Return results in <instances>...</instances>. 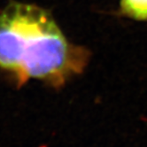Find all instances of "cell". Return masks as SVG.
Listing matches in <instances>:
<instances>
[{
    "instance_id": "cell-1",
    "label": "cell",
    "mask_w": 147,
    "mask_h": 147,
    "mask_svg": "<svg viewBox=\"0 0 147 147\" xmlns=\"http://www.w3.org/2000/svg\"><path fill=\"white\" fill-rule=\"evenodd\" d=\"M85 48L67 41L46 10L12 3L0 13V68L20 85L29 79L63 85L85 67Z\"/></svg>"
},
{
    "instance_id": "cell-2",
    "label": "cell",
    "mask_w": 147,
    "mask_h": 147,
    "mask_svg": "<svg viewBox=\"0 0 147 147\" xmlns=\"http://www.w3.org/2000/svg\"><path fill=\"white\" fill-rule=\"evenodd\" d=\"M120 13L135 20L147 22V0H120Z\"/></svg>"
}]
</instances>
